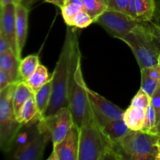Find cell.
Returning a JSON list of instances; mask_svg holds the SVG:
<instances>
[{
	"instance_id": "cell-1",
	"label": "cell",
	"mask_w": 160,
	"mask_h": 160,
	"mask_svg": "<svg viewBox=\"0 0 160 160\" xmlns=\"http://www.w3.org/2000/svg\"><path fill=\"white\" fill-rule=\"evenodd\" d=\"M77 35L76 31L70 29L68 26L59 59L51 77L52 85L51 99L42 119L51 117L61 108L68 107L69 81L73 45Z\"/></svg>"
},
{
	"instance_id": "cell-2",
	"label": "cell",
	"mask_w": 160,
	"mask_h": 160,
	"mask_svg": "<svg viewBox=\"0 0 160 160\" xmlns=\"http://www.w3.org/2000/svg\"><path fill=\"white\" fill-rule=\"evenodd\" d=\"M81 69V53L78 35L75 38L68 87V108L73 123L79 128L94 119Z\"/></svg>"
},
{
	"instance_id": "cell-3",
	"label": "cell",
	"mask_w": 160,
	"mask_h": 160,
	"mask_svg": "<svg viewBox=\"0 0 160 160\" xmlns=\"http://www.w3.org/2000/svg\"><path fill=\"white\" fill-rule=\"evenodd\" d=\"M159 136L142 131L130 130L113 144L116 159H154L159 155L157 142Z\"/></svg>"
},
{
	"instance_id": "cell-4",
	"label": "cell",
	"mask_w": 160,
	"mask_h": 160,
	"mask_svg": "<svg viewBox=\"0 0 160 160\" xmlns=\"http://www.w3.org/2000/svg\"><path fill=\"white\" fill-rule=\"evenodd\" d=\"M116 159L113 145L95 119L80 128L78 160Z\"/></svg>"
},
{
	"instance_id": "cell-5",
	"label": "cell",
	"mask_w": 160,
	"mask_h": 160,
	"mask_svg": "<svg viewBox=\"0 0 160 160\" xmlns=\"http://www.w3.org/2000/svg\"><path fill=\"white\" fill-rule=\"evenodd\" d=\"M121 41L130 47L140 69L159 63L160 54L153 41L151 23H139Z\"/></svg>"
},
{
	"instance_id": "cell-6",
	"label": "cell",
	"mask_w": 160,
	"mask_h": 160,
	"mask_svg": "<svg viewBox=\"0 0 160 160\" xmlns=\"http://www.w3.org/2000/svg\"><path fill=\"white\" fill-rule=\"evenodd\" d=\"M17 83H12L0 92V147L4 152L12 149V144L23 126L16 116L12 105Z\"/></svg>"
},
{
	"instance_id": "cell-7",
	"label": "cell",
	"mask_w": 160,
	"mask_h": 160,
	"mask_svg": "<svg viewBox=\"0 0 160 160\" xmlns=\"http://www.w3.org/2000/svg\"><path fill=\"white\" fill-rule=\"evenodd\" d=\"M95 23L100 25L112 37L121 40L139 22L126 12L107 9L95 20Z\"/></svg>"
},
{
	"instance_id": "cell-8",
	"label": "cell",
	"mask_w": 160,
	"mask_h": 160,
	"mask_svg": "<svg viewBox=\"0 0 160 160\" xmlns=\"http://www.w3.org/2000/svg\"><path fill=\"white\" fill-rule=\"evenodd\" d=\"M73 123L70 109L64 107L51 117L38 120V125L40 129L49 134L52 145H56L65 138Z\"/></svg>"
},
{
	"instance_id": "cell-9",
	"label": "cell",
	"mask_w": 160,
	"mask_h": 160,
	"mask_svg": "<svg viewBox=\"0 0 160 160\" xmlns=\"http://www.w3.org/2000/svg\"><path fill=\"white\" fill-rule=\"evenodd\" d=\"M87 93L94 119L98 126H102L109 120L123 119V109L88 87H87Z\"/></svg>"
},
{
	"instance_id": "cell-10",
	"label": "cell",
	"mask_w": 160,
	"mask_h": 160,
	"mask_svg": "<svg viewBox=\"0 0 160 160\" xmlns=\"http://www.w3.org/2000/svg\"><path fill=\"white\" fill-rule=\"evenodd\" d=\"M49 138V134L40 129L38 125L37 130L31 139L16 148L13 152V159L17 160L42 159L45 145Z\"/></svg>"
},
{
	"instance_id": "cell-11",
	"label": "cell",
	"mask_w": 160,
	"mask_h": 160,
	"mask_svg": "<svg viewBox=\"0 0 160 160\" xmlns=\"http://www.w3.org/2000/svg\"><path fill=\"white\" fill-rule=\"evenodd\" d=\"M80 143V128L75 123L57 145H53L52 155L48 160H78Z\"/></svg>"
},
{
	"instance_id": "cell-12",
	"label": "cell",
	"mask_w": 160,
	"mask_h": 160,
	"mask_svg": "<svg viewBox=\"0 0 160 160\" xmlns=\"http://www.w3.org/2000/svg\"><path fill=\"white\" fill-rule=\"evenodd\" d=\"M0 31L9 41L11 49L14 52L19 59L17 44V30H16V5L10 4L1 6L0 16Z\"/></svg>"
},
{
	"instance_id": "cell-13",
	"label": "cell",
	"mask_w": 160,
	"mask_h": 160,
	"mask_svg": "<svg viewBox=\"0 0 160 160\" xmlns=\"http://www.w3.org/2000/svg\"><path fill=\"white\" fill-rule=\"evenodd\" d=\"M156 4L154 0H131L128 14L139 23H150L155 17Z\"/></svg>"
},
{
	"instance_id": "cell-14",
	"label": "cell",
	"mask_w": 160,
	"mask_h": 160,
	"mask_svg": "<svg viewBox=\"0 0 160 160\" xmlns=\"http://www.w3.org/2000/svg\"><path fill=\"white\" fill-rule=\"evenodd\" d=\"M30 9L23 4L16 5V30L17 44L19 56L21 59V53L26 43L28 31V15Z\"/></svg>"
},
{
	"instance_id": "cell-15",
	"label": "cell",
	"mask_w": 160,
	"mask_h": 160,
	"mask_svg": "<svg viewBox=\"0 0 160 160\" xmlns=\"http://www.w3.org/2000/svg\"><path fill=\"white\" fill-rule=\"evenodd\" d=\"M19 64L20 59L11 48L0 54V70H3L9 76L12 83L20 81Z\"/></svg>"
},
{
	"instance_id": "cell-16",
	"label": "cell",
	"mask_w": 160,
	"mask_h": 160,
	"mask_svg": "<svg viewBox=\"0 0 160 160\" xmlns=\"http://www.w3.org/2000/svg\"><path fill=\"white\" fill-rule=\"evenodd\" d=\"M146 118V109L130 106L123 111V120L130 130L142 131Z\"/></svg>"
},
{
	"instance_id": "cell-17",
	"label": "cell",
	"mask_w": 160,
	"mask_h": 160,
	"mask_svg": "<svg viewBox=\"0 0 160 160\" xmlns=\"http://www.w3.org/2000/svg\"><path fill=\"white\" fill-rule=\"evenodd\" d=\"M99 127L112 145L121 139L130 131L123 119L109 120Z\"/></svg>"
},
{
	"instance_id": "cell-18",
	"label": "cell",
	"mask_w": 160,
	"mask_h": 160,
	"mask_svg": "<svg viewBox=\"0 0 160 160\" xmlns=\"http://www.w3.org/2000/svg\"><path fill=\"white\" fill-rule=\"evenodd\" d=\"M34 92L28 87L24 81H19L14 91L13 98H12V105H13L14 112L18 118L20 110L26 102L31 97L34 96Z\"/></svg>"
},
{
	"instance_id": "cell-19",
	"label": "cell",
	"mask_w": 160,
	"mask_h": 160,
	"mask_svg": "<svg viewBox=\"0 0 160 160\" xmlns=\"http://www.w3.org/2000/svg\"><path fill=\"white\" fill-rule=\"evenodd\" d=\"M52 79H50L39 90L34 92V99L40 115V120L43 118L48 109L52 97Z\"/></svg>"
},
{
	"instance_id": "cell-20",
	"label": "cell",
	"mask_w": 160,
	"mask_h": 160,
	"mask_svg": "<svg viewBox=\"0 0 160 160\" xmlns=\"http://www.w3.org/2000/svg\"><path fill=\"white\" fill-rule=\"evenodd\" d=\"M51 76L49 77L48 70L45 66L39 63L37 69L34 70V73L29 77L26 81H24L28 87L31 89L34 92H36L38 90L41 88L44 84H46L50 79Z\"/></svg>"
},
{
	"instance_id": "cell-21",
	"label": "cell",
	"mask_w": 160,
	"mask_h": 160,
	"mask_svg": "<svg viewBox=\"0 0 160 160\" xmlns=\"http://www.w3.org/2000/svg\"><path fill=\"white\" fill-rule=\"evenodd\" d=\"M17 119L23 125L28 124L34 120H40V115L34 99V95L31 97L23 105Z\"/></svg>"
},
{
	"instance_id": "cell-22",
	"label": "cell",
	"mask_w": 160,
	"mask_h": 160,
	"mask_svg": "<svg viewBox=\"0 0 160 160\" xmlns=\"http://www.w3.org/2000/svg\"><path fill=\"white\" fill-rule=\"evenodd\" d=\"M39 63V56L38 55H29L20 59L19 64L20 81H26L37 69Z\"/></svg>"
},
{
	"instance_id": "cell-23",
	"label": "cell",
	"mask_w": 160,
	"mask_h": 160,
	"mask_svg": "<svg viewBox=\"0 0 160 160\" xmlns=\"http://www.w3.org/2000/svg\"><path fill=\"white\" fill-rule=\"evenodd\" d=\"M84 10L92 17L94 22L100 15L107 10L105 0H83Z\"/></svg>"
},
{
	"instance_id": "cell-24",
	"label": "cell",
	"mask_w": 160,
	"mask_h": 160,
	"mask_svg": "<svg viewBox=\"0 0 160 160\" xmlns=\"http://www.w3.org/2000/svg\"><path fill=\"white\" fill-rule=\"evenodd\" d=\"M81 10H84V9L74 3L66 2L64 4V6L61 8V13L67 26H70V23L74 16Z\"/></svg>"
},
{
	"instance_id": "cell-25",
	"label": "cell",
	"mask_w": 160,
	"mask_h": 160,
	"mask_svg": "<svg viewBox=\"0 0 160 160\" xmlns=\"http://www.w3.org/2000/svg\"><path fill=\"white\" fill-rule=\"evenodd\" d=\"M92 23H95L92 17L85 10H81L74 16L70 27H75L82 29L88 28Z\"/></svg>"
},
{
	"instance_id": "cell-26",
	"label": "cell",
	"mask_w": 160,
	"mask_h": 160,
	"mask_svg": "<svg viewBox=\"0 0 160 160\" xmlns=\"http://www.w3.org/2000/svg\"><path fill=\"white\" fill-rule=\"evenodd\" d=\"M141 78H142V80H141V88L143 89L145 92H147L152 97V95H153L155 91L156 90V88L159 86L160 81L151 78V77H149L142 71H141Z\"/></svg>"
},
{
	"instance_id": "cell-27",
	"label": "cell",
	"mask_w": 160,
	"mask_h": 160,
	"mask_svg": "<svg viewBox=\"0 0 160 160\" xmlns=\"http://www.w3.org/2000/svg\"><path fill=\"white\" fill-rule=\"evenodd\" d=\"M152 103V98L143 89L140 88L131 102V106L146 109Z\"/></svg>"
},
{
	"instance_id": "cell-28",
	"label": "cell",
	"mask_w": 160,
	"mask_h": 160,
	"mask_svg": "<svg viewBox=\"0 0 160 160\" xmlns=\"http://www.w3.org/2000/svg\"><path fill=\"white\" fill-rule=\"evenodd\" d=\"M157 122H156V113L152 104H150L146 109V118H145V125L142 129V131L149 133L152 129L155 128Z\"/></svg>"
},
{
	"instance_id": "cell-29",
	"label": "cell",
	"mask_w": 160,
	"mask_h": 160,
	"mask_svg": "<svg viewBox=\"0 0 160 160\" xmlns=\"http://www.w3.org/2000/svg\"><path fill=\"white\" fill-rule=\"evenodd\" d=\"M131 0H105L107 9L120 11L128 13V5Z\"/></svg>"
},
{
	"instance_id": "cell-30",
	"label": "cell",
	"mask_w": 160,
	"mask_h": 160,
	"mask_svg": "<svg viewBox=\"0 0 160 160\" xmlns=\"http://www.w3.org/2000/svg\"><path fill=\"white\" fill-rule=\"evenodd\" d=\"M152 104L153 107H154L155 110H156V122H159L160 120V83L152 95ZM157 124V123H156Z\"/></svg>"
},
{
	"instance_id": "cell-31",
	"label": "cell",
	"mask_w": 160,
	"mask_h": 160,
	"mask_svg": "<svg viewBox=\"0 0 160 160\" xmlns=\"http://www.w3.org/2000/svg\"><path fill=\"white\" fill-rule=\"evenodd\" d=\"M141 71L144 72L151 78L160 81V65L159 63L156 65H153L152 67H144L141 69Z\"/></svg>"
},
{
	"instance_id": "cell-32",
	"label": "cell",
	"mask_w": 160,
	"mask_h": 160,
	"mask_svg": "<svg viewBox=\"0 0 160 160\" xmlns=\"http://www.w3.org/2000/svg\"><path fill=\"white\" fill-rule=\"evenodd\" d=\"M12 81L9 79V76L3 70H0V92L4 90L6 87L12 84Z\"/></svg>"
},
{
	"instance_id": "cell-33",
	"label": "cell",
	"mask_w": 160,
	"mask_h": 160,
	"mask_svg": "<svg viewBox=\"0 0 160 160\" xmlns=\"http://www.w3.org/2000/svg\"><path fill=\"white\" fill-rule=\"evenodd\" d=\"M152 37L153 41H154L155 45H156V48H157L158 52L160 54V30L158 29L154 23H152Z\"/></svg>"
},
{
	"instance_id": "cell-34",
	"label": "cell",
	"mask_w": 160,
	"mask_h": 160,
	"mask_svg": "<svg viewBox=\"0 0 160 160\" xmlns=\"http://www.w3.org/2000/svg\"><path fill=\"white\" fill-rule=\"evenodd\" d=\"M11 48L9 41L7 40L3 33L0 31V54Z\"/></svg>"
},
{
	"instance_id": "cell-35",
	"label": "cell",
	"mask_w": 160,
	"mask_h": 160,
	"mask_svg": "<svg viewBox=\"0 0 160 160\" xmlns=\"http://www.w3.org/2000/svg\"><path fill=\"white\" fill-rule=\"evenodd\" d=\"M155 4H156V12H155L154 18L160 22V0H154Z\"/></svg>"
},
{
	"instance_id": "cell-36",
	"label": "cell",
	"mask_w": 160,
	"mask_h": 160,
	"mask_svg": "<svg viewBox=\"0 0 160 160\" xmlns=\"http://www.w3.org/2000/svg\"><path fill=\"white\" fill-rule=\"evenodd\" d=\"M44 1L47 2L52 3V4L53 5H56V6H59L61 9V8L64 6V4L66 3L67 0H44Z\"/></svg>"
},
{
	"instance_id": "cell-37",
	"label": "cell",
	"mask_w": 160,
	"mask_h": 160,
	"mask_svg": "<svg viewBox=\"0 0 160 160\" xmlns=\"http://www.w3.org/2000/svg\"><path fill=\"white\" fill-rule=\"evenodd\" d=\"M10 3H12V4H20L21 3V0H0V4H1V6H5V5L10 4Z\"/></svg>"
},
{
	"instance_id": "cell-38",
	"label": "cell",
	"mask_w": 160,
	"mask_h": 160,
	"mask_svg": "<svg viewBox=\"0 0 160 160\" xmlns=\"http://www.w3.org/2000/svg\"><path fill=\"white\" fill-rule=\"evenodd\" d=\"M149 133H152L153 134H156L160 137V120L157 123V124L155 126V128L153 129H152V131Z\"/></svg>"
},
{
	"instance_id": "cell-39",
	"label": "cell",
	"mask_w": 160,
	"mask_h": 160,
	"mask_svg": "<svg viewBox=\"0 0 160 160\" xmlns=\"http://www.w3.org/2000/svg\"><path fill=\"white\" fill-rule=\"evenodd\" d=\"M33 1H34V0H21V4H23V6H25L26 7H28V9H30Z\"/></svg>"
},
{
	"instance_id": "cell-40",
	"label": "cell",
	"mask_w": 160,
	"mask_h": 160,
	"mask_svg": "<svg viewBox=\"0 0 160 160\" xmlns=\"http://www.w3.org/2000/svg\"><path fill=\"white\" fill-rule=\"evenodd\" d=\"M157 146H158V149H159V154H160V137L157 142Z\"/></svg>"
},
{
	"instance_id": "cell-41",
	"label": "cell",
	"mask_w": 160,
	"mask_h": 160,
	"mask_svg": "<svg viewBox=\"0 0 160 160\" xmlns=\"http://www.w3.org/2000/svg\"><path fill=\"white\" fill-rule=\"evenodd\" d=\"M154 23V25L158 28V29L160 30V24H158V23Z\"/></svg>"
},
{
	"instance_id": "cell-42",
	"label": "cell",
	"mask_w": 160,
	"mask_h": 160,
	"mask_svg": "<svg viewBox=\"0 0 160 160\" xmlns=\"http://www.w3.org/2000/svg\"><path fill=\"white\" fill-rule=\"evenodd\" d=\"M156 160H160V154H159L157 156V157H156Z\"/></svg>"
}]
</instances>
